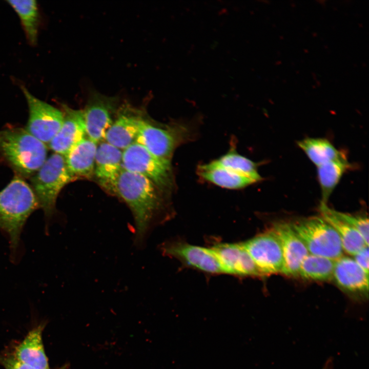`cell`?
<instances>
[{
	"label": "cell",
	"instance_id": "cell-4",
	"mask_svg": "<svg viewBox=\"0 0 369 369\" xmlns=\"http://www.w3.org/2000/svg\"><path fill=\"white\" fill-rule=\"evenodd\" d=\"M76 179L67 169L64 156L54 153L40 168L30 177L31 187L46 220V231L57 211L56 202L59 194L68 183Z\"/></svg>",
	"mask_w": 369,
	"mask_h": 369
},
{
	"label": "cell",
	"instance_id": "cell-7",
	"mask_svg": "<svg viewBox=\"0 0 369 369\" xmlns=\"http://www.w3.org/2000/svg\"><path fill=\"white\" fill-rule=\"evenodd\" d=\"M124 169L145 176L158 189L172 184L170 162L163 160L134 142L122 151Z\"/></svg>",
	"mask_w": 369,
	"mask_h": 369
},
{
	"label": "cell",
	"instance_id": "cell-8",
	"mask_svg": "<svg viewBox=\"0 0 369 369\" xmlns=\"http://www.w3.org/2000/svg\"><path fill=\"white\" fill-rule=\"evenodd\" d=\"M22 91L29 109L26 130L48 145L59 131L64 121L63 112L33 96L24 87Z\"/></svg>",
	"mask_w": 369,
	"mask_h": 369
},
{
	"label": "cell",
	"instance_id": "cell-11",
	"mask_svg": "<svg viewBox=\"0 0 369 369\" xmlns=\"http://www.w3.org/2000/svg\"><path fill=\"white\" fill-rule=\"evenodd\" d=\"M114 107V98L94 94L83 110L87 137L96 144L105 139L113 122Z\"/></svg>",
	"mask_w": 369,
	"mask_h": 369
},
{
	"label": "cell",
	"instance_id": "cell-24",
	"mask_svg": "<svg viewBox=\"0 0 369 369\" xmlns=\"http://www.w3.org/2000/svg\"><path fill=\"white\" fill-rule=\"evenodd\" d=\"M297 145L316 167L338 158L343 153L325 138L308 137L298 141Z\"/></svg>",
	"mask_w": 369,
	"mask_h": 369
},
{
	"label": "cell",
	"instance_id": "cell-5",
	"mask_svg": "<svg viewBox=\"0 0 369 369\" xmlns=\"http://www.w3.org/2000/svg\"><path fill=\"white\" fill-rule=\"evenodd\" d=\"M309 254L336 260L343 256L340 237L335 230L320 215L290 222Z\"/></svg>",
	"mask_w": 369,
	"mask_h": 369
},
{
	"label": "cell",
	"instance_id": "cell-22",
	"mask_svg": "<svg viewBox=\"0 0 369 369\" xmlns=\"http://www.w3.org/2000/svg\"><path fill=\"white\" fill-rule=\"evenodd\" d=\"M350 166L346 156L342 153L338 158L317 167L321 191V203L326 204L331 194Z\"/></svg>",
	"mask_w": 369,
	"mask_h": 369
},
{
	"label": "cell",
	"instance_id": "cell-25",
	"mask_svg": "<svg viewBox=\"0 0 369 369\" xmlns=\"http://www.w3.org/2000/svg\"><path fill=\"white\" fill-rule=\"evenodd\" d=\"M335 260L309 254L302 261L298 276L306 279L325 281L333 278Z\"/></svg>",
	"mask_w": 369,
	"mask_h": 369
},
{
	"label": "cell",
	"instance_id": "cell-17",
	"mask_svg": "<svg viewBox=\"0 0 369 369\" xmlns=\"http://www.w3.org/2000/svg\"><path fill=\"white\" fill-rule=\"evenodd\" d=\"M45 326L41 323L30 330L12 353L17 360L34 369H50L42 338Z\"/></svg>",
	"mask_w": 369,
	"mask_h": 369
},
{
	"label": "cell",
	"instance_id": "cell-26",
	"mask_svg": "<svg viewBox=\"0 0 369 369\" xmlns=\"http://www.w3.org/2000/svg\"><path fill=\"white\" fill-rule=\"evenodd\" d=\"M215 161L224 168L253 179L256 182L262 179L256 164L234 150L229 151Z\"/></svg>",
	"mask_w": 369,
	"mask_h": 369
},
{
	"label": "cell",
	"instance_id": "cell-15",
	"mask_svg": "<svg viewBox=\"0 0 369 369\" xmlns=\"http://www.w3.org/2000/svg\"><path fill=\"white\" fill-rule=\"evenodd\" d=\"M123 169L121 150L106 141L101 142L97 147L94 166V174L100 184L112 192L115 181Z\"/></svg>",
	"mask_w": 369,
	"mask_h": 369
},
{
	"label": "cell",
	"instance_id": "cell-16",
	"mask_svg": "<svg viewBox=\"0 0 369 369\" xmlns=\"http://www.w3.org/2000/svg\"><path fill=\"white\" fill-rule=\"evenodd\" d=\"M333 278L344 291L354 294L367 295L368 274L353 258L343 255L335 260Z\"/></svg>",
	"mask_w": 369,
	"mask_h": 369
},
{
	"label": "cell",
	"instance_id": "cell-13",
	"mask_svg": "<svg viewBox=\"0 0 369 369\" xmlns=\"http://www.w3.org/2000/svg\"><path fill=\"white\" fill-rule=\"evenodd\" d=\"M211 248L225 274L239 276H262L242 242L218 243Z\"/></svg>",
	"mask_w": 369,
	"mask_h": 369
},
{
	"label": "cell",
	"instance_id": "cell-28",
	"mask_svg": "<svg viewBox=\"0 0 369 369\" xmlns=\"http://www.w3.org/2000/svg\"><path fill=\"white\" fill-rule=\"evenodd\" d=\"M0 364L4 369H34L19 361L12 354L0 357Z\"/></svg>",
	"mask_w": 369,
	"mask_h": 369
},
{
	"label": "cell",
	"instance_id": "cell-14",
	"mask_svg": "<svg viewBox=\"0 0 369 369\" xmlns=\"http://www.w3.org/2000/svg\"><path fill=\"white\" fill-rule=\"evenodd\" d=\"M64 121L61 128L48 144L54 153L65 156L77 142L86 137L83 110L63 106Z\"/></svg>",
	"mask_w": 369,
	"mask_h": 369
},
{
	"label": "cell",
	"instance_id": "cell-3",
	"mask_svg": "<svg viewBox=\"0 0 369 369\" xmlns=\"http://www.w3.org/2000/svg\"><path fill=\"white\" fill-rule=\"evenodd\" d=\"M47 146L26 129L7 127L0 130V156L15 175L30 178L47 158Z\"/></svg>",
	"mask_w": 369,
	"mask_h": 369
},
{
	"label": "cell",
	"instance_id": "cell-21",
	"mask_svg": "<svg viewBox=\"0 0 369 369\" xmlns=\"http://www.w3.org/2000/svg\"><path fill=\"white\" fill-rule=\"evenodd\" d=\"M198 173L204 179L226 189L243 188L256 182L249 177L220 166L215 160L200 166Z\"/></svg>",
	"mask_w": 369,
	"mask_h": 369
},
{
	"label": "cell",
	"instance_id": "cell-1",
	"mask_svg": "<svg viewBox=\"0 0 369 369\" xmlns=\"http://www.w3.org/2000/svg\"><path fill=\"white\" fill-rule=\"evenodd\" d=\"M156 186L148 178L123 169L113 186L112 193L120 197L134 218L133 242L143 248L151 230L159 222L161 201Z\"/></svg>",
	"mask_w": 369,
	"mask_h": 369
},
{
	"label": "cell",
	"instance_id": "cell-18",
	"mask_svg": "<svg viewBox=\"0 0 369 369\" xmlns=\"http://www.w3.org/2000/svg\"><path fill=\"white\" fill-rule=\"evenodd\" d=\"M97 147L96 142L85 137L64 156L68 170L76 179L90 178L94 174Z\"/></svg>",
	"mask_w": 369,
	"mask_h": 369
},
{
	"label": "cell",
	"instance_id": "cell-20",
	"mask_svg": "<svg viewBox=\"0 0 369 369\" xmlns=\"http://www.w3.org/2000/svg\"><path fill=\"white\" fill-rule=\"evenodd\" d=\"M320 215L336 231L341 240L343 251L353 256L365 246V243L360 233L345 221L338 217L334 209L327 204L320 203Z\"/></svg>",
	"mask_w": 369,
	"mask_h": 369
},
{
	"label": "cell",
	"instance_id": "cell-30",
	"mask_svg": "<svg viewBox=\"0 0 369 369\" xmlns=\"http://www.w3.org/2000/svg\"><path fill=\"white\" fill-rule=\"evenodd\" d=\"M332 365L330 364V362H327L324 366L322 369H331Z\"/></svg>",
	"mask_w": 369,
	"mask_h": 369
},
{
	"label": "cell",
	"instance_id": "cell-9",
	"mask_svg": "<svg viewBox=\"0 0 369 369\" xmlns=\"http://www.w3.org/2000/svg\"><path fill=\"white\" fill-rule=\"evenodd\" d=\"M165 255L175 258L186 265L212 274H225L217 255L212 248L173 242L162 247Z\"/></svg>",
	"mask_w": 369,
	"mask_h": 369
},
{
	"label": "cell",
	"instance_id": "cell-2",
	"mask_svg": "<svg viewBox=\"0 0 369 369\" xmlns=\"http://www.w3.org/2000/svg\"><path fill=\"white\" fill-rule=\"evenodd\" d=\"M39 209L31 186L24 178L15 175L0 191V231L7 237L11 259H18L21 235L30 215Z\"/></svg>",
	"mask_w": 369,
	"mask_h": 369
},
{
	"label": "cell",
	"instance_id": "cell-10",
	"mask_svg": "<svg viewBox=\"0 0 369 369\" xmlns=\"http://www.w3.org/2000/svg\"><path fill=\"white\" fill-rule=\"evenodd\" d=\"M242 243L262 275L281 273L283 265L281 247L270 230Z\"/></svg>",
	"mask_w": 369,
	"mask_h": 369
},
{
	"label": "cell",
	"instance_id": "cell-29",
	"mask_svg": "<svg viewBox=\"0 0 369 369\" xmlns=\"http://www.w3.org/2000/svg\"><path fill=\"white\" fill-rule=\"evenodd\" d=\"M356 262L367 274L369 269L368 246H365L353 256Z\"/></svg>",
	"mask_w": 369,
	"mask_h": 369
},
{
	"label": "cell",
	"instance_id": "cell-19",
	"mask_svg": "<svg viewBox=\"0 0 369 369\" xmlns=\"http://www.w3.org/2000/svg\"><path fill=\"white\" fill-rule=\"evenodd\" d=\"M141 118L133 113L120 114L107 131L105 140L120 150H125L135 142Z\"/></svg>",
	"mask_w": 369,
	"mask_h": 369
},
{
	"label": "cell",
	"instance_id": "cell-23",
	"mask_svg": "<svg viewBox=\"0 0 369 369\" xmlns=\"http://www.w3.org/2000/svg\"><path fill=\"white\" fill-rule=\"evenodd\" d=\"M7 2L18 15L29 43L36 45L39 25V12L36 1L11 0L7 1Z\"/></svg>",
	"mask_w": 369,
	"mask_h": 369
},
{
	"label": "cell",
	"instance_id": "cell-12",
	"mask_svg": "<svg viewBox=\"0 0 369 369\" xmlns=\"http://www.w3.org/2000/svg\"><path fill=\"white\" fill-rule=\"evenodd\" d=\"M278 239L283 255L281 273L291 277L298 276L300 265L309 254L302 240L285 221L275 222L270 230Z\"/></svg>",
	"mask_w": 369,
	"mask_h": 369
},
{
	"label": "cell",
	"instance_id": "cell-27",
	"mask_svg": "<svg viewBox=\"0 0 369 369\" xmlns=\"http://www.w3.org/2000/svg\"><path fill=\"white\" fill-rule=\"evenodd\" d=\"M335 215L357 230L368 245L369 224L367 217L352 215L334 210Z\"/></svg>",
	"mask_w": 369,
	"mask_h": 369
},
{
	"label": "cell",
	"instance_id": "cell-6",
	"mask_svg": "<svg viewBox=\"0 0 369 369\" xmlns=\"http://www.w3.org/2000/svg\"><path fill=\"white\" fill-rule=\"evenodd\" d=\"M189 135V129L180 124L160 127L141 118L135 142L155 156L170 162L174 150Z\"/></svg>",
	"mask_w": 369,
	"mask_h": 369
}]
</instances>
